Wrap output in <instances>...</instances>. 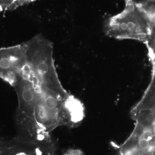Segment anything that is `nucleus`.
Segmentation results:
<instances>
[{
    "label": "nucleus",
    "instance_id": "nucleus-2",
    "mask_svg": "<svg viewBox=\"0 0 155 155\" xmlns=\"http://www.w3.org/2000/svg\"><path fill=\"white\" fill-rule=\"evenodd\" d=\"M104 30L109 37L116 39H130L146 43L150 36V29L143 12L132 1H128L124 11L109 19Z\"/></svg>",
    "mask_w": 155,
    "mask_h": 155
},
{
    "label": "nucleus",
    "instance_id": "nucleus-7",
    "mask_svg": "<svg viewBox=\"0 0 155 155\" xmlns=\"http://www.w3.org/2000/svg\"><path fill=\"white\" fill-rule=\"evenodd\" d=\"M67 155H80V154L79 152H76V151H72L69 153Z\"/></svg>",
    "mask_w": 155,
    "mask_h": 155
},
{
    "label": "nucleus",
    "instance_id": "nucleus-5",
    "mask_svg": "<svg viewBox=\"0 0 155 155\" xmlns=\"http://www.w3.org/2000/svg\"><path fill=\"white\" fill-rule=\"evenodd\" d=\"M14 88L18 95L19 116L35 121L34 113L38 96L36 85L24 76Z\"/></svg>",
    "mask_w": 155,
    "mask_h": 155
},
{
    "label": "nucleus",
    "instance_id": "nucleus-4",
    "mask_svg": "<svg viewBox=\"0 0 155 155\" xmlns=\"http://www.w3.org/2000/svg\"><path fill=\"white\" fill-rule=\"evenodd\" d=\"M26 63L24 43L0 48V78L14 87L24 77Z\"/></svg>",
    "mask_w": 155,
    "mask_h": 155
},
{
    "label": "nucleus",
    "instance_id": "nucleus-6",
    "mask_svg": "<svg viewBox=\"0 0 155 155\" xmlns=\"http://www.w3.org/2000/svg\"><path fill=\"white\" fill-rule=\"evenodd\" d=\"M37 0H0V11H11Z\"/></svg>",
    "mask_w": 155,
    "mask_h": 155
},
{
    "label": "nucleus",
    "instance_id": "nucleus-3",
    "mask_svg": "<svg viewBox=\"0 0 155 155\" xmlns=\"http://www.w3.org/2000/svg\"><path fill=\"white\" fill-rule=\"evenodd\" d=\"M38 96L34 117L39 127L49 133L60 125L71 124L67 98L36 85Z\"/></svg>",
    "mask_w": 155,
    "mask_h": 155
},
{
    "label": "nucleus",
    "instance_id": "nucleus-1",
    "mask_svg": "<svg viewBox=\"0 0 155 155\" xmlns=\"http://www.w3.org/2000/svg\"><path fill=\"white\" fill-rule=\"evenodd\" d=\"M24 44L26 54L24 76L38 86L68 98L69 95L63 88L56 70L51 42L39 35Z\"/></svg>",
    "mask_w": 155,
    "mask_h": 155
}]
</instances>
